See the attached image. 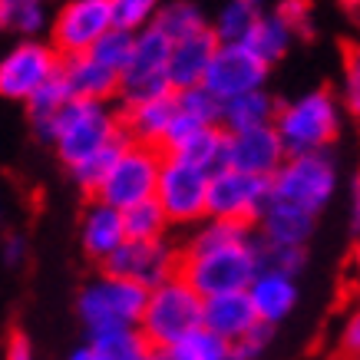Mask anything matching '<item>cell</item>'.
Instances as JSON below:
<instances>
[{
	"label": "cell",
	"instance_id": "obj_31",
	"mask_svg": "<svg viewBox=\"0 0 360 360\" xmlns=\"http://www.w3.org/2000/svg\"><path fill=\"white\" fill-rule=\"evenodd\" d=\"M159 7H162V0H110L112 27L126 33H139L153 27Z\"/></svg>",
	"mask_w": 360,
	"mask_h": 360
},
{
	"label": "cell",
	"instance_id": "obj_12",
	"mask_svg": "<svg viewBox=\"0 0 360 360\" xmlns=\"http://www.w3.org/2000/svg\"><path fill=\"white\" fill-rule=\"evenodd\" d=\"M112 30L110 0H66L50 23V46L63 56H83Z\"/></svg>",
	"mask_w": 360,
	"mask_h": 360
},
{
	"label": "cell",
	"instance_id": "obj_11",
	"mask_svg": "<svg viewBox=\"0 0 360 360\" xmlns=\"http://www.w3.org/2000/svg\"><path fill=\"white\" fill-rule=\"evenodd\" d=\"M60 63H63V56L40 37L17 40L0 56V96L13 99V103H27L46 79L60 73Z\"/></svg>",
	"mask_w": 360,
	"mask_h": 360
},
{
	"label": "cell",
	"instance_id": "obj_41",
	"mask_svg": "<svg viewBox=\"0 0 360 360\" xmlns=\"http://www.w3.org/2000/svg\"><path fill=\"white\" fill-rule=\"evenodd\" d=\"M347 229L350 235L360 238V175L350 182V192H347Z\"/></svg>",
	"mask_w": 360,
	"mask_h": 360
},
{
	"label": "cell",
	"instance_id": "obj_33",
	"mask_svg": "<svg viewBox=\"0 0 360 360\" xmlns=\"http://www.w3.org/2000/svg\"><path fill=\"white\" fill-rule=\"evenodd\" d=\"M175 110L186 112L188 120H195L198 126H219L221 103L205 86H192V89H179L175 93Z\"/></svg>",
	"mask_w": 360,
	"mask_h": 360
},
{
	"label": "cell",
	"instance_id": "obj_34",
	"mask_svg": "<svg viewBox=\"0 0 360 360\" xmlns=\"http://www.w3.org/2000/svg\"><path fill=\"white\" fill-rule=\"evenodd\" d=\"M304 264H307V248H268V245H262V268H268V271H281L288 278H297L304 271Z\"/></svg>",
	"mask_w": 360,
	"mask_h": 360
},
{
	"label": "cell",
	"instance_id": "obj_5",
	"mask_svg": "<svg viewBox=\"0 0 360 360\" xmlns=\"http://www.w3.org/2000/svg\"><path fill=\"white\" fill-rule=\"evenodd\" d=\"M195 328H202V297L179 274L146 291L139 334L153 350H169L175 340H182Z\"/></svg>",
	"mask_w": 360,
	"mask_h": 360
},
{
	"label": "cell",
	"instance_id": "obj_43",
	"mask_svg": "<svg viewBox=\"0 0 360 360\" xmlns=\"http://www.w3.org/2000/svg\"><path fill=\"white\" fill-rule=\"evenodd\" d=\"M340 7H344V11H354V13H357L360 11V0H340Z\"/></svg>",
	"mask_w": 360,
	"mask_h": 360
},
{
	"label": "cell",
	"instance_id": "obj_7",
	"mask_svg": "<svg viewBox=\"0 0 360 360\" xmlns=\"http://www.w3.org/2000/svg\"><path fill=\"white\" fill-rule=\"evenodd\" d=\"M142 307H146V291L106 271L89 278L77 295V317L83 321L86 334L112 328H139Z\"/></svg>",
	"mask_w": 360,
	"mask_h": 360
},
{
	"label": "cell",
	"instance_id": "obj_21",
	"mask_svg": "<svg viewBox=\"0 0 360 360\" xmlns=\"http://www.w3.org/2000/svg\"><path fill=\"white\" fill-rule=\"evenodd\" d=\"M172 116H175V93L149 99V103H136V106H122L120 110L122 136L129 142H142V146H155L159 149Z\"/></svg>",
	"mask_w": 360,
	"mask_h": 360
},
{
	"label": "cell",
	"instance_id": "obj_36",
	"mask_svg": "<svg viewBox=\"0 0 360 360\" xmlns=\"http://www.w3.org/2000/svg\"><path fill=\"white\" fill-rule=\"evenodd\" d=\"M340 110H347L360 122V44L347 50L344 60V93H340Z\"/></svg>",
	"mask_w": 360,
	"mask_h": 360
},
{
	"label": "cell",
	"instance_id": "obj_45",
	"mask_svg": "<svg viewBox=\"0 0 360 360\" xmlns=\"http://www.w3.org/2000/svg\"><path fill=\"white\" fill-rule=\"evenodd\" d=\"M149 360H169V357H165L162 350H153V357H149Z\"/></svg>",
	"mask_w": 360,
	"mask_h": 360
},
{
	"label": "cell",
	"instance_id": "obj_32",
	"mask_svg": "<svg viewBox=\"0 0 360 360\" xmlns=\"http://www.w3.org/2000/svg\"><path fill=\"white\" fill-rule=\"evenodd\" d=\"M132 40H136V33H126L112 27L106 37H99L96 44H93V50L86 56H93L99 66H106V70L122 77V70H126V63H129V56H132Z\"/></svg>",
	"mask_w": 360,
	"mask_h": 360
},
{
	"label": "cell",
	"instance_id": "obj_14",
	"mask_svg": "<svg viewBox=\"0 0 360 360\" xmlns=\"http://www.w3.org/2000/svg\"><path fill=\"white\" fill-rule=\"evenodd\" d=\"M288 159L281 139L274 126H262V129L248 132H225V169L241 175H255V179H268L281 169Z\"/></svg>",
	"mask_w": 360,
	"mask_h": 360
},
{
	"label": "cell",
	"instance_id": "obj_10",
	"mask_svg": "<svg viewBox=\"0 0 360 360\" xmlns=\"http://www.w3.org/2000/svg\"><path fill=\"white\" fill-rule=\"evenodd\" d=\"M179 258H182V251L175 248L169 238H159V241L126 238L99 268L106 274H112V278L136 284L142 291H153V288H159V284H165L169 278L179 274Z\"/></svg>",
	"mask_w": 360,
	"mask_h": 360
},
{
	"label": "cell",
	"instance_id": "obj_26",
	"mask_svg": "<svg viewBox=\"0 0 360 360\" xmlns=\"http://www.w3.org/2000/svg\"><path fill=\"white\" fill-rule=\"evenodd\" d=\"M264 0H229L219 11V17L208 23V30L215 33L219 44H241L248 30L264 17Z\"/></svg>",
	"mask_w": 360,
	"mask_h": 360
},
{
	"label": "cell",
	"instance_id": "obj_37",
	"mask_svg": "<svg viewBox=\"0 0 360 360\" xmlns=\"http://www.w3.org/2000/svg\"><path fill=\"white\" fill-rule=\"evenodd\" d=\"M271 340H274V328L258 321L245 338L231 344V360H262L268 354V347H271Z\"/></svg>",
	"mask_w": 360,
	"mask_h": 360
},
{
	"label": "cell",
	"instance_id": "obj_24",
	"mask_svg": "<svg viewBox=\"0 0 360 360\" xmlns=\"http://www.w3.org/2000/svg\"><path fill=\"white\" fill-rule=\"evenodd\" d=\"M241 46H248L251 53L271 70V66L278 63V60H284L288 50L295 46V33L288 30V23L274 11H264V17L248 30V37L241 40Z\"/></svg>",
	"mask_w": 360,
	"mask_h": 360
},
{
	"label": "cell",
	"instance_id": "obj_19",
	"mask_svg": "<svg viewBox=\"0 0 360 360\" xmlns=\"http://www.w3.org/2000/svg\"><path fill=\"white\" fill-rule=\"evenodd\" d=\"M126 241V229H122V212L103 205V202H89L83 208V219H79V245L83 255L93 258L96 264H103L112 251Z\"/></svg>",
	"mask_w": 360,
	"mask_h": 360
},
{
	"label": "cell",
	"instance_id": "obj_8",
	"mask_svg": "<svg viewBox=\"0 0 360 360\" xmlns=\"http://www.w3.org/2000/svg\"><path fill=\"white\" fill-rule=\"evenodd\" d=\"M271 202L268 179L241 175L231 169H219L208 175V202L205 212L215 221H235V225H258L264 208Z\"/></svg>",
	"mask_w": 360,
	"mask_h": 360
},
{
	"label": "cell",
	"instance_id": "obj_23",
	"mask_svg": "<svg viewBox=\"0 0 360 360\" xmlns=\"http://www.w3.org/2000/svg\"><path fill=\"white\" fill-rule=\"evenodd\" d=\"M274 112H278V103H274L271 93L268 89H255V93H245V96L221 103L219 126L221 132L262 129V126H274Z\"/></svg>",
	"mask_w": 360,
	"mask_h": 360
},
{
	"label": "cell",
	"instance_id": "obj_27",
	"mask_svg": "<svg viewBox=\"0 0 360 360\" xmlns=\"http://www.w3.org/2000/svg\"><path fill=\"white\" fill-rule=\"evenodd\" d=\"M86 344L103 360H149L153 357V347L146 344L139 328L96 330V334H86Z\"/></svg>",
	"mask_w": 360,
	"mask_h": 360
},
{
	"label": "cell",
	"instance_id": "obj_42",
	"mask_svg": "<svg viewBox=\"0 0 360 360\" xmlns=\"http://www.w3.org/2000/svg\"><path fill=\"white\" fill-rule=\"evenodd\" d=\"M66 360H103V357H99L96 350H93V347H89V344H86V340H83L79 347H73V350H70V357H66Z\"/></svg>",
	"mask_w": 360,
	"mask_h": 360
},
{
	"label": "cell",
	"instance_id": "obj_44",
	"mask_svg": "<svg viewBox=\"0 0 360 360\" xmlns=\"http://www.w3.org/2000/svg\"><path fill=\"white\" fill-rule=\"evenodd\" d=\"M354 264H357V271H360V238H357V248H354Z\"/></svg>",
	"mask_w": 360,
	"mask_h": 360
},
{
	"label": "cell",
	"instance_id": "obj_13",
	"mask_svg": "<svg viewBox=\"0 0 360 360\" xmlns=\"http://www.w3.org/2000/svg\"><path fill=\"white\" fill-rule=\"evenodd\" d=\"M202 86L219 99L229 103L235 96L255 93V89H268V66L241 44H219L212 63L205 70Z\"/></svg>",
	"mask_w": 360,
	"mask_h": 360
},
{
	"label": "cell",
	"instance_id": "obj_6",
	"mask_svg": "<svg viewBox=\"0 0 360 360\" xmlns=\"http://www.w3.org/2000/svg\"><path fill=\"white\" fill-rule=\"evenodd\" d=\"M162 159H165L162 149L126 139V146H122L120 155L112 159L110 172L99 182L93 198L103 202V205L116 208V212H126V208L153 198L159 172H162Z\"/></svg>",
	"mask_w": 360,
	"mask_h": 360
},
{
	"label": "cell",
	"instance_id": "obj_35",
	"mask_svg": "<svg viewBox=\"0 0 360 360\" xmlns=\"http://www.w3.org/2000/svg\"><path fill=\"white\" fill-rule=\"evenodd\" d=\"M274 13L288 23V30L295 33V40L314 33V7H311V0H278Z\"/></svg>",
	"mask_w": 360,
	"mask_h": 360
},
{
	"label": "cell",
	"instance_id": "obj_40",
	"mask_svg": "<svg viewBox=\"0 0 360 360\" xmlns=\"http://www.w3.org/2000/svg\"><path fill=\"white\" fill-rule=\"evenodd\" d=\"M4 360H37V350H33L30 338L23 330H13L7 347H4Z\"/></svg>",
	"mask_w": 360,
	"mask_h": 360
},
{
	"label": "cell",
	"instance_id": "obj_20",
	"mask_svg": "<svg viewBox=\"0 0 360 360\" xmlns=\"http://www.w3.org/2000/svg\"><path fill=\"white\" fill-rule=\"evenodd\" d=\"M66 89L73 99H86V103H112L120 96V73H112L106 66H99L93 56H66L60 66Z\"/></svg>",
	"mask_w": 360,
	"mask_h": 360
},
{
	"label": "cell",
	"instance_id": "obj_29",
	"mask_svg": "<svg viewBox=\"0 0 360 360\" xmlns=\"http://www.w3.org/2000/svg\"><path fill=\"white\" fill-rule=\"evenodd\" d=\"M122 229H126L129 241H159L169 231V219L155 198H146V202L122 212Z\"/></svg>",
	"mask_w": 360,
	"mask_h": 360
},
{
	"label": "cell",
	"instance_id": "obj_22",
	"mask_svg": "<svg viewBox=\"0 0 360 360\" xmlns=\"http://www.w3.org/2000/svg\"><path fill=\"white\" fill-rule=\"evenodd\" d=\"M63 66V63H60ZM70 89H66L63 77L56 73V77H50L44 83V86L37 89L23 106H27V122H30V132L37 136L40 142H46V146H53L56 139V126H60V112L66 110V103H70Z\"/></svg>",
	"mask_w": 360,
	"mask_h": 360
},
{
	"label": "cell",
	"instance_id": "obj_2",
	"mask_svg": "<svg viewBox=\"0 0 360 360\" xmlns=\"http://www.w3.org/2000/svg\"><path fill=\"white\" fill-rule=\"evenodd\" d=\"M344 126L340 99L330 89H307L297 99H288L274 112V132L288 155L328 153Z\"/></svg>",
	"mask_w": 360,
	"mask_h": 360
},
{
	"label": "cell",
	"instance_id": "obj_4",
	"mask_svg": "<svg viewBox=\"0 0 360 360\" xmlns=\"http://www.w3.org/2000/svg\"><path fill=\"white\" fill-rule=\"evenodd\" d=\"M338 162L330 153H304L288 155L281 169L271 175V202L301 208L307 215H321L330 205V198L338 195Z\"/></svg>",
	"mask_w": 360,
	"mask_h": 360
},
{
	"label": "cell",
	"instance_id": "obj_28",
	"mask_svg": "<svg viewBox=\"0 0 360 360\" xmlns=\"http://www.w3.org/2000/svg\"><path fill=\"white\" fill-rule=\"evenodd\" d=\"M153 27L162 37H169L172 44H179V40H186L192 33L205 30L208 20H205V13L198 11V4H192V0H169V4L159 7Z\"/></svg>",
	"mask_w": 360,
	"mask_h": 360
},
{
	"label": "cell",
	"instance_id": "obj_30",
	"mask_svg": "<svg viewBox=\"0 0 360 360\" xmlns=\"http://www.w3.org/2000/svg\"><path fill=\"white\" fill-rule=\"evenodd\" d=\"M169 360H231V347L212 330L195 328L182 340H175L169 350H162Z\"/></svg>",
	"mask_w": 360,
	"mask_h": 360
},
{
	"label": "cell",
	"instance_id": "obj_18",
	"mask_svg": "<svg viewBox=\"0 0 360 360\" xmlns=\"http://www.w3.org/2000/svg\"><path fill=\"white\" fill-rule=\"evenodd\" d=\"M258 324V317L251 311V301L245 291H231V295H215L202 301V328L212 330L215 338L225 344H235Z\"/></svg>",
	"mask_w": 360,
	"mask_h": 360
},
{
	"label": "cell",
	"instance_id": "obj_1",
	"mask_svg": "<svg viewBox=\"0 0 360 360\" xmlns=\"http://www.w3.org/2000/svg\"><path fill=\"white\" fill-rule=\"evenodd\" d=\"M182 258L179 278L195 291L202 301L215 295L245 291L251 278L262 271V245L251 225L205 219L192 231Z\"/></svg>",
	"mask_w": 360,
	"mask_h": 360
},
{
	"label": "cell",
	"instance_id": "obj_38",
	"mask_svg": "<svg viewBox=\"0 0 360 360\" xmlns=\"http://www.w3.org/2000/svg\"><path fill=\"white\" fill-rule=\"evenodd\" d=\"M340 360H360V307H354L338 330V344H334Z\"/></svg>",
	"mask_w": 360,
	"mask_h": 360
},
{
	"label": "cell",
	"instance_id": "obj_39",
	"mask_svg": "<svg viewBox=\"0 0 360 360\" xmlns=\"http://www.w3.org/2000/svg\"><path fill=\"white\" fill-rule=\"evenodd\" d=\"M0 255H4V264H11V268H23V264L30 262V238H27L23 231H11V235H4Z\"/></svg>",
	"mask_w": 360,
	"mask_h": 360
},
{
	"label": "cell",
	"instance_id": "obj_16",
	"mask_svg": "<svg viewBox=\"0 0 360 360\" xmlns=\"http://www.w3.org/2000/svg\"><path fill=\"white\" fill-rule=\"evenodd\" d=\"M215 50H219V40H215V33L208 30V27L192 33V37H186V40H179V44H172L169 66H165V79H169L172 93L202 86L205 70H208V63H212Z\"/></svg>",
	"mask_w": 360,
	"mask_h": 360
},
{
	"label": "cell",
	"instance_id": "obj_17",
	"mask_svg": "<svg viewBox=\"0 0 360 360\" xmlns=\"http://www.w3.org/2000/svg\"><path fill=\"white\" fill-rule=\"evenodd\" d=\"M314 229H317L314 215H307L301 208L281 205V202H268L264 215L255 225V235L268 248H307Z\"/></svg>",
	"mask_w": 360,
	"mask_h": 360
},
{
	"label": "cell",
	"instance_id": "obj_25",
	"mask_svg": "<svg viewBox=\"0 0 360 360\" xmlns=\"http://www.w3.org/2000/svg\"><path fill=\"white\" fill-rule=\"evenodd\" d=\"M172 159H182V162L195 165L208 175L225 169V132H221V126H205V129L192 132L172 153Z\"/></svg>",
	"mask_w": 360,
	"mask_h": 360
},
{
	"label": "cell",
	"instance_id": "obj_46",
	"mask_svg": "<svg viewBox=\"0 0 360 360\" xmlns=\"http://www.w3.org/2000/svg\"><path fill=\"white\" fill-rule=\"evenodd\" d=\"M0 221H4V208H0Z\"/></svg>",
	"mask_w": 360,
	"mask_h": 360
},
{
	"label": "cell",
	"instance_id": "obj_15",
	"mask_svg": "<svg viewBox=\"0 0 360 360\" xmlns=\"http://www.w3.org/2000/svg\"><path fill=\"white\" fill-rule=\"evenodd\" d=\"M245 295L251 301V311L255 317L268 324V328H278L281 321L295 314L297 301H301V288H297V278H288L281 271H262L251 278V284L245 288Z\"/></svg>",
	"mask_w": 360,
	"mask_h": 360
},
{
	"label": "cell",
	"instance_id": "obj_3",
	"mask_svg": "<svg viewBox=\"0 0 360 360\" xmlns=\"http://www.w3.org/2000/svg\"><path fill=\"white\" fill-rule=\"evenodd\" d=\"M126 142L122 136L120 110L112 103H86V99H70L60 112L53 149L66 169H77L93 155L106 153L112 146Z\"/></svg>",
	"mask_w": 360,
	"mask_h": 360
},
{
	"label": "cell",
	"instance_id": "obj_9",
	"mask_svg": "<svg viewBox=\"0 0 360 360\" xmlns=\"http://www.w3.org/2000/svg\"><path fill=\"white\" fill-rule=\"evenodd\" d=\"M153 198L162 205L169 225H202L208 219V172L165 155Z\"/></svg>",
	"mask_w": 360,
	"mask_h": 360
}]
</instances>
